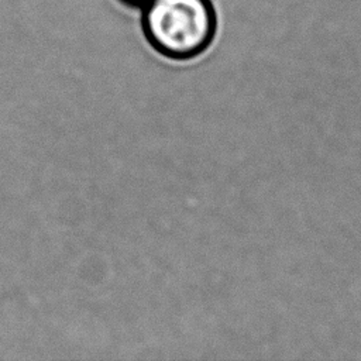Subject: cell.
I'll return each instance as SVG.
<instances>
[{
	"instance_id": "1",
	"label": "cell",
	"mask_w": 361,
	"mask_h": 361,
	"mask_svg": "<svg viewBox=\"0 0 361 361\" xmlns=\"http://www.w3.org/2000/svg\"><path fill=\"white\" fill-rule=\"evenodd\" d=\"M142 28L158 54L188 61L212 45L216 14L207 0H152L144 7Z\"/></svg>"
},
{
	"instance_id": "2",
	"label": "cell",
	"mask_w": 361,
	"mask_h": 361,
	"mask_svg": "<svg viewBox=\"0 0 361 361\" xmlns=\"http://www.w3.org/2000/svg\"><path fill=\"white\" fill-rule=\"evenodd\" d=\"M121 3L130 6V7H145L148 3H151L152 0H120Z\"/></svg>"
}]
</instances>
